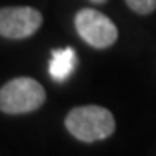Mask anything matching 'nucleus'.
<instances>
[{
	"label": "nucleus",
	"mask_w": 156,
	"mask_h": 156,
	"mask_svg": "<svg viewBox=\"0 0 156 156\" xmlns=\"http://www.w3.org/2000/svg\"><path fill=\"white\" fill-rule=\"evenodd\" d=\"M75 29L78 35L86 41L89 46L96 49H105L112 46L118 38V29L115 23L105 16L104 13L93 10V8H83L75 15Z\"/></svg>",
	"instance_id": "3"
},
{
	"label": "nucleus",
	"mask_w": 156,
	"mask_h": 156,
	"mask_svg": "<svg viewBox=\"0 0 156 156\" xmlns=\"http://www.w3.org/2000/svg\"><path fill=\"white\" fill-rule=\"evenodd\" d=\"M43 16L32 6H3L0 10V35L10 40H23L40 29Z\"/></svg>",
	"instance_id": "4"
},
{
	"label": "nucleus",
	"mask_w": 156,
	"mask_h": 156,
	"mask_svg": "<svg viewBox=\"0 0 156 156\" xmlns=\"http://www.w3.org/2000/svg\"><path fill=\"white\" fill-rule=\"evenodd\" d=\"M127 6L139 15H150L156 10V0H126Z\"/></svg>",
	"instance_id": "6"
},
{
	"label": "nucleus",
	"mask_w": 156,
	"mask_h": 156,
	"mask_svg": "<svg viewBox=\"0 0 156 156\" xmlns=\"http://www.w3.org/2000/svg\"><path fill=\"white\" fill-rule=\"evenodd\" d=\"M76 62L75 51L72 48L66 49H54L53 51V59L49 62V75L53 76L56 81H64L66 78L72 73L73 66Z\"/></svg>",
	"instance_id": "5"
},
{
	"label": "nucleus",
	"mask_w": 156,
	"mask_h": 156,
	"mask_svg": "<svg viewBox=\"0 0 156 156\" xmlns=\"http://www.w3.org/2000/svg\"><path fill=\"white\" fill-rule=\"evenodd\" d=\"M91 2H93V3H105L107 0H91Z\"/></svg>",
	"instance_id": "7"
},
{
	"label": "nucleus",
	"mask_w": 156,
	"mask_h": 156,
	"mask_svg": "<svg viewBox=\"0 0 156 156\" xmlns=\"http://www.w3.org/2000/svg\"><path fill=\"white\" fill-rule=\"evenodd\" d=\"M66 127L72 136L86 144L108 139L115 132V118L112 112L101 105H81L69 112Z\"/></svg>",
	"instance_id": "1"
},
{
	"label": "nucleus",
	"mask_w": 156,
	"mask_h": 156,
	"mask_svg": "<svg viewBox=\"0 0 156 156\" xmlns=\"http://www.w3.org/2000/svg\"><path fill=\"white\" fill-rule=\"evenodd\" d=\"M46 101L43 86L30 76H18L0 89V110L6 115H24L38 110Z\"/></svg>",
	"instance_id": "2"
}]
</instances>
